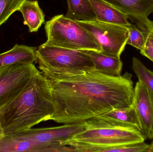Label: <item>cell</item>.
<instances>
[{"instance_id": "obj_19", "label": "cell", "mask_w": 153, "mask_h": 152, "mask_svg": "<svg viewBox=\"0 0 153 152\" xmlns=\"http://www.w3.org/2000/svg\"><path fill=\"white\" fill-rule=\"evenodd\" d=\"M128 37L127 44H129L140 51L143 50L146 43V36L143 32L136 25L131 24L128 28Z\"/></svg>"}, {"instance_id": "obj_8", "label": "cell", "mask_w": 153, "mask_h": 152, "mask_svg": "<svg viewBox=\"0 0 153 152\" xmlns=\"http://www.w3.org/2000/svg\"><path fill=\"white\" fill-rule=\"evenodd\" d=\"M84 123L64 124L56 127L29 129L12 133L16 137L39 143L67 146L65 143L74 135L86 130Z\"/></svg>"}, {"instance_id": "obj_17", "label": "cell", "mask_w": 153, "mask_h": 152, "mask_svg": "<svg viewBox=\"0 0 153 152\" xmlns=\"http://www.w3.org/2000/svg\"><path fill=\"white\" fill-rule=\"evenodd\" d=\"M132 69L138 79V81L153 93V71L148 69L136 57L133 58Z\"/></svg>"}, {"instance_id": "obj_18", "label": "cell", "mask_w": 153, "mask_h": 152, "mask_svg": "<svg viewBox=\"0 0 153 152\" xmlns=\"http://www.w3.org/2000/svg\"><path fill=\"white\" fill-rule=\"evenodd\" d=\"M25 0H0V26L13 13L19 11Z\"/></svg>"}, {"instance_id": "obj_4", "label": "cell", "mask_w": 153, "mask_h": 152, "mask_svg": "<svg viewBox=\"0 0 153 152\" xmlns=\"http://www.w3.org/2000/svg\"><path fill=\"white\" fill-rule=\"evenodd\" d=\"M147 139L141 131L132 128L86 129L74 135L65 145L72 152H103L106 148L126 144L144 142Z\"/></svg>"}, {"instance_id": "obj_14", "label": "cell", "mask_w": 153, "mask_h": 152, "mask_svg": "<svg viewBox=\"0 0 153 152\" xmlns=\"http://www.w3.org/2000/svg\"><path fill=\"white\" fill-rule=\"evenodd\" d=\"M36 48L16 44L11 50L0 54V68L17 63H33L36 61Z\"/></svg>"}, {"instance_id": "obj_9", "label": "cell", "mask_w": 153, "mask_h": 152, "mask_svg": "<svg viewBox=\"0 0 153 152\" xmlns=\"http://www.w3.org/2000/svg\"><path fill=\"white\" fill-rule=\"evenodd\" d=\"M83 123L86 129L126 128L134 129L143 133L141 121L133 104L128 107L100 114Z\"/></svg>"}, {"instance_id": "obj_6", "label": "cell", "mask_w": 153, "mask_h": 152, "mask_svg": "<svg viewBox=\"0 0 153 152\" xmlns=\"http://www.w3.org/2000/svg\"><path fill=\"white\" fill-rule=\"evenodd\" d=\"M76 21L91 35L99 44L101 47L100 52L110 56L120 57L128 39V28L97 20Z\"/></svg>"}, {"instance_id": "obj_22", "label": "cell", "mask_w": 153, "mask_h": 152, "mask_svg": "<svg viewBox=\"0 0 153 152\" xmlns=\"http://www.w3.org/2000/svg\"><path fill=\"white\" fill-rule=\"evenodd\" d=\"M4 133L3 130L1 126V122H0V139L4 136Z\"/></svg>"}, {"instance_id": "obj_20", "label": "cell", "mask_w": 153, "mask_h": 152, "mask_svg": "<svg viewBox=\"0 0 153 152\" xmlns=\"http://www.w3.org/2000/svg\"><path fill=\"white\" fill-rule=\"evenodd\" d=\"M150 145L144 142L126 144L106 148L103 152H148Z\"/></svg>"}, {"instance_id": "obj_5", "label": "cell", "mask_w": 153, "mask_h": 152, "mask_svg": "<svg viewBox=\"0 0 153 152\" xmlns=\"http://www.w3.org/2000/svg\"><path fill=\"white\" fill-rule=\"evenodd\" d=\"M47 40L45 45L71 50H91L100 52L95 39L76 21L58 15L47 21L45 25Z\"/></svg>"}, {"instance_id": "obj_15", "label": "cell", "mask_w": 153, "mask_h": 152, "mask_svg": "<svg viewBox=\"0 0 153 152\" xmlns=\"http://www.w3.org/2000/svg\"><path fill=\"white\" fill-rule=\"evenodd\" d=\"M23 16L24 24L28 27L29 32H37L45 22V14L37 1L25 0L19 10Z\"/></svg>"}, {"instance_id": "obj_21", "label": "cell", "mask_w": 153, "mask_h": 152, "mask_svg": "<svg viewBox=\"0 0 153 152\" xmlns=\"http://www.w3.org/2000/svg\"><path fill=\"white\" fill-rule=\"evenodd\" d=\"M140 53L153 62V30L146 36L145 45Z\"/></svg>"}, {"instance_id": "obj_7", "label": "cell", "mask_w": 153, "mask_h": 152, "mask_svg": "<svg viewBox=\"0 0 153 152\" xmlns=\"http://www.w3.org/2000/svg\"><path fill=\"white\" fill-rule=\"evenodd\" d=\"M38 71L33 63H17L0 68V110L19 94Z\"/></svg>"}, {"instance_id": "obj_10", "label": "cell", "mask_w": 153, "mask_h": 152, "mask_svg": "<svg viewBox=\"0 0 153 152\" xmlns=\"http://www.w3.org/2000/svg\"><path fill=\"white\" fill-rule=\"evenodd\" d=\"M133 104L147 139H153V93L139 81L134 88Z\"/></svg>"}, {"instance_id": "obj_11", "label": "cell", "mask_w": 153, "mask_h": 152, "mask_svg": "<svg viewBox=\"0 0 153 152\" xmlns=\"http://www.w3.org/2000/svg\"><path fill=\"white\" fill-rule=\"evenodd\" d=\"M66 146L39 143L16 137L11 134L0 139V152H67Z\"/></svg>"}, {"instance_id": "obj_1", "label": "cell", "mask_w": 153, "mask_h": 152, "mask_svg": "<svg viewBox=\"0 0 153 152\" xmlns=\"http://www.w3.org/2000/svg\"><path fill=\"white\" fill-rule=\"evenodd\" d=\"M132 76L126 72L113 76L94 70L60 77L46 76L55 109L50 120L79 124L112 110L130 106L134 96Z\"/></svg>"}, {"instance_id": "obj_2", "label": "cell", "mask_w": 153, "mask_h": 152, "mask_svg": "<svg viewBox=\"0 0 153 152\" xmlns=\"http://www.w3.org/2000/svg\"><path fill=\"white\" fill-rule=\"evenodd\" d=\"M55 111L49 82L38 70L19 94L0 110V122L4 135L8 134L50 120Z\"/></svg>"}, {"instance_id": "obj_3", "label": "cell", "mask_w": 153, "mask_h": 152, "mask_svg": "<svg viewBox=\"0 0 153 152\" xmlns=\"http://www.w3.org/2000/svg\"><path fill=\"white\" fill-rule=\"evenodd\" d=\"M36 54L39 68L46 77L73 76L94 70L91 57L82 51L43 44L36 49Z\"/></svg>"}, {"instance_id": "obj_16", "label": "cell", "mask_w": 153, "mask_h": 152, "mask_svg": "<svg viewBox=\"0 0 153 152\" xmlns=\"http://www.w3.org/2000/svg\"><path fill=\"white\" fill-rule=\"evenodd\" d=\"M68 10L65 17L75 21L96 20L90 0H67Z\"/></svg>"}, {"instance_id": "obj_13", "label": "cell", "mask_w": 153, "mask_h": 152, "mask_svg": "<svg viewBox=\"0 0 153 152\" xmlns=\"http://www.w3.org/2000/svg\"><path fill=\"white\" fill-rule=\"evenodd\" d=\"M81 51L91 57L94 64L95 70L113 76L121 75L123 63L120 57L110 56L91 50Z\"/></svg>"}, {"instance_id": "obj_23", "label": "cell", "mask_w": 153, "mask_h": 152, "mask_svg": "<svg viewBox=\"0 0 153 152\" xmlns=\"http://www.w3.org/2000/svg\"><path fill=\"white\" fill-rule=\"evenodd\" d=\"M148 152H153V141L150 145V148H149Z\"/></svg>"}, {"instance_id": "obj_12", "label": "cell", "mask_w": 153, "mask_h": 152, "mask_svg": "<svg viewBox=\"0 0 153 152\" xmlns=\"http://www.w3.org/2000/svg\"><path fill=\"white\" fill-rule=\"evenodd\" d=\"M98 21L126 27L128 28L131 23L127 17L118 9L102 0H90Z\"/></svg>"}]
</instances>
